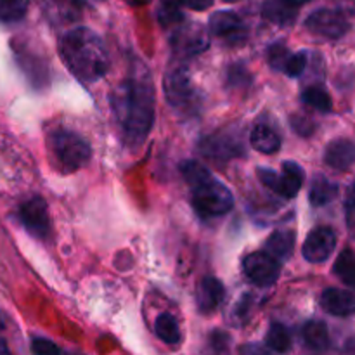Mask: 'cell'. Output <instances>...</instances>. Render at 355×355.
<instances>
[{"label":"cell","mask_w":355,"mask_h":355,"mask_svg":"<svg viewBox=\"0 0 355 355\" xmlns=\"http://www.w3.org/2000/svg\"><path fill=\"white\" fill-rule=\"evenodd\" d=\"M291 125L300 135H311L312 130H314V123L307 116H302V114H295L291 118Z\"/></svg>","instance_id":"31"},{"label":"cell","mask_w":355,"mask_h":355,"mask_svg":"<svg viewBox=\"0 0 355 355\" xmlns=\"http://www.w3.org/2000/svg\"><path fill=\"white\" fill-rule=\"evenodd\" d=\"M170 44L179 58H193L207 51L210 45V37L205 28L194 23H182L175 28Z\"/></svg>","instance_id":"9"},{"label":"cell","mask_w":355,"mask_h":355,"mask_svg":"<svg viewBox=\"0 0 355 355\" xmlns=\"http://www.w3.org/2000/svg\"><path fill=\"white\" fill-rule=\"evenodd\" d=\"M302 101L309 106L315 107L318 111L322 113H329L333 107L331 97L326 92V89L322 85H309L305 87L304 92H302Z\"/></svg>","instance_id":"24"},{"label":"cell","mask_w":355,"mask_h":355,"mask_svg":"<svg viewBox=\"0 0 355 355\" xmlns=\"http://www.w3.org/2000/svg\"><path fill=\"white\" fill-rule=\"evenodd\" d=\"M305 68H307V54L305 52H297V54H291V58L288 59L286 68H284L283 73L297 78V76H300L305 71Z\"/></svg>","instance_id":"30"},{"label":"cell","mask_w":355,"mask_h":355,"mask_svg":"<svg viewBox=\"0 0 355 355\" xmlns=\"http://www.w3.org/2000/svg\"><path fill=\"white\" fill-rule=\"evenodd\" d=\"M45 16L55 24L73 23L82 16V0H40Z\"/></svg>","instance_id":"14"},{"label":"cell","mask_w":355,"mask_h":355,"mask_svg":"<svg viewBox=\"0 0 355 355\" xmlns=\"http://www.w3.org/2000/svg\"><path fill=\"white\" fill-rule=\"evenodd\" d=\"M201 151L215 159H231L243 155V144L238 141L236 135L217 134L208 139V141H205Z\"/></svg>","instance_id":"16"},{"label":"cell","mask_w":355,"mask_h":355,"mask_svg":"<svg viewBox=\"0 0 355 355\" xmlns=\"http://www.w3.org/2000/svg\"><path fill=\"white\" fill-rule=\"evenodd\" d=\"M180 172H182V177L186 179V182L189 184L191 187L198 186V184L205 182V180L211 177L210 172H208L201 163L191 162V159H187V162H184L182 165H180Z\"/></svg>","instance_id":"28"},{"label":"cell","mask_w":355,"mask_h":355,"mask_svg":"<svg viewBox=\"0 0 355 355\" xmlns=\"http://www.w3.org/2000/svg\"><path fill=\"white\" fill-rule=\"evenodd\" d=\"M52 158L62 172H75L90 159L89 142L71 130H55L49 137Z\"/></svg>","instance_id":"3"},{"label":"cell","mask_w":355,"mask_h":355,"mask_svg":"<svg viewBox=\"0 0 355 355\" xmlns=\"http://www.w3.org/2000/svg\"><path fill=\"white\" fill-rule=\"evenodd\" d=\"M125 2H127L128 6H132V7H141V6H148L151 0H125Z\"/></svg>","instance_id":"37"},{"label":"cell","mask_w":355,"mask_h":355,"mask_svg":"<svg viewBox=\"0 0 355 355\" xmlns=\"http://www.w3.org/2000/svg\"><path fill=\"white\" fill-rule=\"evenodd\" d=\"M224 2H238V0H224Z\"/></svg>","instance_id":"39"},{"label":"cell","mask_w":355,"mask_h":355,"mask_svg":"<svg viewBox=\"0 0 355 355\" xmlns=\"http://www.w3.org/2000/svg\"><path fill=\"white\" fill-rule=\"evenodd\" d=\"M335 2L345 14H355V0H335Z\"/></svg>","instance_id":"35"},{"label":"cell","mask_w":355,"mask_h":355,"mask_svg":"<svg viewBox=\"0 0 355 355\" xmlns=\"http://www.w3.org/2000/svg\"><path fill=\"white\" fill-rule=\"evenodd\" d=\"M321 305L331 315L349 318L355 314V295L340 288H328L321 295Z\"/></svg>","instance_id":"15"},{"label":"cell","mask_w":355,"mask_h":355,"mask_svg":"<svg viewBox=\"0 0 355 355\" xmlns=\"http://www.w3.org/2000/svg\"><path fill=\"white\" fill-rule=\"evenodd\" d=\"M210 33L225 47H239L248 40V28L238 14L231 10H218L210 17Z\"/></svg>","instance_id":"7"},{"label":"cell","mask_w":355,"mask_h":355,"mask_svg":"<svg viewBox=\"0 0 355 355\" xmlns=\"http://www.w3.org/2000/svg\"><path fill=\"white\" fill-rule=\"evenodd\" d=\"M30 0H0V21L14 23L26 14Z\"/></svg>","instance_id":"27"},{"label":"cell","mask_w":355,"mask_h":355,"mask_svg":"<svg viewBox=\"0 0 355 355\" xmlns=\"http://www.w3.org/2000/svg\"><path fill=\"white\" fill-rule=\"evenodd\" d=\"M31 349H33L35 354H42V355L59 354V347L54 345L52 342H49V340H44V338L35 340L33 345H31Z\"/></svg>","instance_id":"32"},{"label":"cell","mask_w":355,"mask_h":355,"mask_svg":"<svg viewBox=\"0 0 355 355\" xmlns=\"http://www.w3.org/2000/svg\"><path fill=\"white\" fill-rule=\"evenodd\" d=\"M336 194H338V186L333 184L331 180L326 179V177L318 175L312 180L309 198H311V203L314 205V207H324V205L331 203L336 198Z\"/></svg>","instance_id":"22"},{"label":"cell","mask_w":355,"mask_h":355,"mask_svg":"<svg viewBox=\"0 0 355 355\" xmlns=\"http://www.w3.org/2000/svg\"><path fill=\"white\" fill-rule=\"evenodd\" d=\"M246 277L257 286H272L281 272L279 260L267 252L250 253L243 262Z\"/></svg>","instance_id":"10"},{"label":"cell","mask_w":355,"mask_h":355,"mask_svg":"<svg viewBox=\"0 0 355 355\" xmlns=\"http://www.w3.org/2000/svg\"><path fill=\"white\" fill-rule=\"evenodd\" d=\"M259 177L262 184L279 196L295 198L300 191L302 184H304L305 172L298 163L295 162H284L283 163V173H277L276 170L270 168H259Z\"/></svg>","instance_id":"6"},{"label":"cell","mask_w":355,"mask_h":355,"mask_svg":"<svg viewBox=\"0 0 355 355\" xmlns=\"http://www.w3.org/2000/svg\"><path fill=\"white\" fill-rule=\"evenodd\" d=\"M336 246V234L328 225L312 229L304 243V259L311 263H321L331 257Z\"/></svg>","instance_id":"11"},{"label":"cell","mask_w":355,"mask_h":355,"mask_svg":"<svg viewBox=\"0 0 355 355\" xmlns=\"http://www.w3.org/2000/svg\"><path fill=\"white\" fill-rule=\"evenodd\" d=\"M309 2L312 0H267L263 3L262 14L266 19L277 26H290L297 19L300 7Z\"/></svg>","instance_id":"13"},{"label":"cell","mask_w":355,"mask_h":355,"mask_svg":"<svg viewBox=\"0 0 355 355\" xmlns=\"http://www.w3.org/2000/svg\"><path fill=\"white\" fill-rule=\"evenodd\" d=\"M19 218L24 227L35 234L37 238H45L51 232V222H49L47 205L42 198H33L26 201L19 210Z\"/></svg>","instance_id":"12"},{"label":"cell","mask_w":355,"mask_h":355,"mask_svg":"<svg viewBox=\"0 0 355 355\" xmlns=\"http://www.w3.org/2000/svg\"><path fill=\"white\" fill-rule=\"evenodd\" d=\"M250 144L263 155H272L281 148V137L270 125L259 123L250 134Z\"/></svg>","instance_id":"19"},{"label":"cell","mask_w":355,"mask_h":355,"mask_svg":"<svg viewBox=\"0 0 355 355\" xmlns=\"http://www.w3.org/2000/svg\"><path fill=\"white\" fill-rule=\"evenodd\" d=\"M302 338L312 350H326L329 347V333L324 322L309 321L302 328Z\"/></svg>","instance_id":"21"},{"label":"cell","mask_w":355,"mask_h":355,"mask_svg":"<svg viewBox=\"0 0 355 355\" xmlns=\"http://www.w3.org/2000/svg\"><path fill=\"white\" fill-rule=\"evenodd\" d=\"M198 300V309L205 314H210V312L217 311L222 305V302L225 300V288L217 277H205L203 281L198 286L196 293Z\"/></svg>","instance_id":"17"},{"label":"cell","mask_w":355,"mask_h":355,"mask_svg":"<svg viewBox=\"0 0 355 355\" xmlns=\"http://www.w3.org/2000/svg\"><path fill=\"white\" fill-rule=\"evenodd\" d=\"M0 352H7L6 345H3V343H2V342H0Z\"/></svg>","instance_id":"38"},{"label":"cell","mask_w":355,"mask_h":355,"mask_svg":"<svg viewBox=\"0 0 355 355\" xmlns=\"http://www.w3.org/2000/svg\"><path fill=\"white\" fill-rule=\"evenodd\" d=\"M295 248L293 231H274L266 241V252L276 257L277 260L290 259Z\"/></svg>","instance_id":"20"},{"label":"cell","mask_w":355,"mask_h":355,"mask_svg":"<svg viewBox=\"0 0 355 355\" xmlns=\"http://www.w3.org/2000/svg\"><path fill=\"white\" fill-rule=\"evenodd\" d=\"M305 26L311 33L328 40H338L350 30V23L343 10L319 9L312 12L305 21Z\"/></svg>","instance_id":"8"},{"label":"cell","mask_w":355,"mask_h":355,"mask_svg":"<svg viewBox=\"0 0 355 355\" xmlns=\"http://www.w3.org/2000/svg\"><path fill=\"white\" fill-rule=\"evenodd\" d=\"M163 7H173V9H180L182 7V0H162Z\"/></svg>","instance_id":"36"},{"label":"cell","mask_w":355,"mask_h":355,"mask_svg":"<svg viewBox=\"0 0 355 355\" xmlns=\"http://www.w3.org/2000/svg\"><path fill=\"white\" fill-rule=\"evenodd\" d=\"M111 106L125 144L139 148L155 121V89L144 66H135L134 71L114 89Z\"/></svg>","instance_id":"1"},{"label":"cell","mask_w":355,"mask_h":355,"mask_svg":"<svg viewBox=\"0 0 355 355\" xmlns=\"http://www.w3.org/2000/svg\"><path fill=\"white\" fill-rule=\"evenodd\" d=\"M155 331L162 342L175 345L180 342V329L172 314H159L155 322Z\"/></svg>","instance_id":"23"},{"label":"cell","mask_w":355,"mask_h":355,"mask_svg":"<svg viewBox=\"0 0 355 355\" xmlns=\"http://www.w3.org/2000/svg\"><path fill=\"white\" fill-rule=\"evenodd\" d=\"M59 54L69 71L85 83L101 80L110 68L106 45L89 28L69 30L59 42Z\"/></svg>","instance_id":"2"},{"label":"cell","mask_w":355,"mask_h":355,"mask_svg":"<svg viewBox=\"0 0 355 355\" xmlns=\"http://www.w3.org/2000/svg\"><path fill=\"white\" fill-rule=\"evenodd\" d=\"M163 89L168 104L179 114H193L200 107V94L186 66H172L163 80Z\"/></svg>","instance_id":"4"},{"label":"cell","mask_w":355,"mask_h":355,"mask_svg":"<svg viewBox=\"0 0 355 355\" xmlns=\"http://www.w3.org/2000/svg\"><path fill=\"white\" fill-rule=\"evenodd\" d=\"M335 274L347 286L355 288V252L343 250L335 262Z\"/></svg>","instance_id":"25"},{"label":"cell","mask_w":355,"mask_h":355,"mask_svg":"<svg viewBox=\"0 0 355 355\" xmlns=\"http://www.w3.org/2000/svg\"><path fill=\"white\" fill-rule=\"evenodd\" d=\"M324 159L331 168L342 172L349 170L355 163V142L349 139H336L326 148Z\"/></svg>","instance_id":"18"},{"label":"cell","mask_w":355,"mask_h":355,"mask_svg":"<svg viewBox=\"0 0 355 355\" xmlns=\"http://www.w3.org/2000/svg\"><path fill=\"white\" fill-rule=\"evenodd\" d=\"M182 6L193 10H207L214 6V0H182Z\"/></svg>","instance_id":"33"},{"label":"cell","mask_w":355,"mask_h":355,"mask_svg":"<svg viewBox=\"0 0 355 355\" xmlns=\"http://www.w3.org/2000/svg\"><path fill=\"white\" fill-rule=\"evenodd\" d=\"M347 215H349V218L352 220V218H355V180L354 184L350 186L349 189V194H347Z\"/></svg>","instance_id":"34"},{"label":"cell","mask_w":355,"mask_h":355,"mask_svg":"<svg viewBox=\"0 0 355 355\" xmlns=\"http://www.w3.org/2000/svg\"><path fill=\"white\" fill-rule=\"evenodd\" d=\"M266 345L274 352H288L291 349V335L283 324H272L266 336Z\"/></svg>","instance_id":"26"},{"label":"cell","mask_w":355,"mask_h":355,"mask_svg":"<svg viewBox=\"0 0 355 355\" xmlns=\"http://www.w3.org/2000/svg\"><path fill=\"white\" fill-rule=\"evenodd\" d=\"M267 58H269L270 66H272L274 69H277V71H284L288 59L291 58V52L286 45L274 44L270 45L269 52H267Z\"/></svg>","instance_id":"29"},{"label":"cell","mask_w":355,"mask_h":355,"mask_svg":"<svg viewBox=\"0 0 355 355\" xmlns=\"http://www.w3.org/2000/svg\"><path fill=\"white\" fill-rule=\"evenodd\" d=\"M191 201H193L194 210L201 217L207 218L220 217V215L231 211L232 207H234V198H232L229 187L215 180L214 177L193 187Z\"/></svg>","instance_id":"5"}]
</instances>
